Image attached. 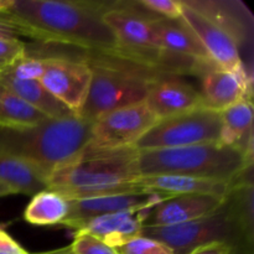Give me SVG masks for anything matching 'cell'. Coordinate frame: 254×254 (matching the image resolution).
I'll return each mask as SVG.
<instances>
[{
	"instance_id": "obj_23",
	"label": "cell",
	"mask_w": 254,
	"mask_h": 254,
	"mask_svg": "<svg viewBox=\"0 0 254 254\" xmlns=\"http://www.w3.org/2000/svg\"><path fill=\"white\" fill-rule=\"evenodd\" d=\"M45 68L44 56L26 54L21 59L6 64L2 69L5 74L20 81H40Z\"/></svg>"
},
{
	"instance_id": "obj_5",
	"label": "cell",
	"mask_w": 254,
	"mask_h": 254,
	"mask_svg": "<svg viewBox=\"0 0 254 254\" xmlns=\"http://www.w3.org/2000/svg\"><path fill=\"white\" fill-rule=\"evenodd\" d=\"M251 165L253 156L220 143L138 151L140 176L181 175L233 183Z\"/></svg>"
},
{
	"instance_id": "obj_13",
	"label": "cell",
	"mask_w": 254,
	"mask_h": 254,
	"mask_svg": "<svg viewBox=\"0 0 254 254\" xmlns=\"http://www.w3.org/2000/svg\"><path fill=\"white\" fill-rule=\"evenodd\" d=\"M145 103L158 121L203 107L200 91L174 73L164 74L150 87Z\"/></svg>"
},
{
	"instance_id": "obj_20",
	"label": "cell",
	"mask_w": 254,
	"mask_h": 254,
	"mask_svg": "<svg viewBox=\"0 0 254 254\" xmlns=\"http://www.w3.org/2000/svg\"><path fill=\"white\" fill-rule=\"evenodd\" d=\"M0 84L21 98L37 112L49 119H62L74 116L66 106L57 101L44 88L40 81H20L0 72Z\"/></svg>"
},
{
	"instance_id": "obj_28",
	"label": "cell",
	"mask_w": 254,
	"mask_h": 254,
	"mask_svg": "<svg viewBox=\"0 0 254 254\" xmlns=\"http://www.w3.org/2000/svg\"><path fill=\"white\" fill-rule=\"evenodd\" d=\"M0 253L4 254H30L25 251L9 233L0 227Z\"/></svg>"
},
{
	"instance_id": "obj_32",
	"label": "cell",
	"mask_w": 254,
	"mask_h": 254,
	"mask_svg": "<svg viewBox=\"0 0 254 254\" xmlns=\"http://www.w3.org/2000/svg\"><path fill=\"white\" fill-rule=\"evenodd\" d=\"M10 195H14V193H12V191L10 190L7 186L0 184V198L5 197V196H10Z\"/></svg>"
},
{
	"instance_id": "obj_26",
	"label": "cell",
	"mask_w": 254,
	"mask_h": 254,
	"mask_svg": "<svg viewBox=\"0 0 254 254\" xmlns=\"http://www.w3.org/2000/svg\"><path fill=\"white\" fill-rule=\"evenodd\" d=\"M119 254H175L170 247L153 238L139 236L117 248Z\"/></svg>"
},
{
	"instance_id": "obj_16",
	"label": "cell",
	"mask_w": 254,
	"mask_h": 254,
	"mask_svg": "<svg viewBox=\"0 0 254 254\" xmlns=\"http://www.w3.org/2000/svg\"><path fill=\"white\" fill-rule=\"evenodd\" d=\"M151 25L165 54L200 64L211 62L196 35L181 19H154Z\"/></svg>"
},
{
	"instance_id": "obj_34",
	"label": "cell",
	"mask_w": 254,
	"mask_h": 254,
	"mask_svg": "<svg viewBox=\"0 0 254 254\" xmlns=\"http://www.w3.org/2000/svg\"><path fill=\"white\" fill-rule=\"evenodd\" d=\"M0 254H4V253H0Z\"/></svg>"
},
{
	"instance_id": "obj_4",
	"label": "cell",
	"mask_w": 254,
	"mask_h": 254,
	"mask_svg": "<svg viewBox=\"0 0 254 254\" xmlns=\"http://www.w3.org/2000/svg\"><path fill=\"white\" fill-rule=\"evenodd\" d=\"M83 60L91 68L92 79L78 117L92 123L114 109L144 102L150 87L166 74L118 55L87 54Z\"/></svg>"
},
{
	"instance_id": "obj_1",
	"label": "cell",
	"mask_w": 254,
	"mask_h": 254,
	"mask_svg": "<svg viewBox=\"0 0 254 254\" xmlns=\"http://www.w3.org/2000/svg\"><path fill=\"white\" fill-rule=\"evenodd\" d=\"M106 1L12 0L0 12V22L30 39L77 47L88 54L119 55V46L106 22Z\"/></svg>"
},
{
	"instance_id": "obj_14",
	"label": "cell",
	"mask_w": 254,
	"mask_h": 254,
	"mask_svg": "<svg viewBox=\"0 0 254 254\" xmlns=\"http://www.w3.org/2000/svg\"><path fill=\"white\" fill-rule=\"evenodd\" d=\"M186 5L207 16L232 36L238 49L252 41L253 16L241 1L183 0Z\"/></svg>"
},
{
	"instance_id": "obj_18",
	"label": "cell",
	"mask_w": 254,
	"mask_h": 254,
	"mask_svg": "<svg viewBox=\"0 0 254 254\" xmlns=\"http://www.w3.org/2000/svg\"><path fill=\"white\" fill-rule=\"evenodd\" d=\"M221 135L218 143L253 156V103L242 99L220 112Z\"/></svg>"
},
{
	"instance_id": "obj_19",
	"label": "cell",
	"mask_w": 254,
	"mask_h": 254,
	"mask_svg": "<svg viewBox=\"0 0 254 254\" xmlns=\"http://www.w3.org/2000/svg\"><path fill=\"white\" fill-rule=\"evenodd\" d=\"M0 184L7 186L12 193L34 196L49 190V175L37 166L0 153Z\"/></svg>"
},
{
	"instance_id": "obj_24",
	"label": "cell",
	"mask_w": 254,
	"mask_h": 254,
	"mask_svg": "<svg viewBox=\"0 0 254 254\" xmlns=\"http://www.w3.org/2000/svg\"><path fill=\"white\" fill-rule=\"evenodd\" d=\"M138 6L155 19H181L183 4L176 0H140L136 1Z\"/></svg>"
},
{
	"instance_id": "obj_9",
	"label": "cell",
	"mask_w": 254,
	"mask_h": 254,
	"mask_svg": "<svg viewBox=\"0 0 254 254\" xmlns=\"http://www.w3.org/2000/svg\"><path fill=\"white\" fill-rule=\"evenodd\" d=\"M181 4V20L196 35L211 62L218 68L227 71L245 69L246 64L232 36L207 16L186 5L183 0Z\"/></svg>"
},
{
	"instance_id": "obj_21",
	"label": "cell",
	"mask_w": 254,
	"mask_h": 254,
	"mask_svg": "<svg viewBox=\"0 0 254 254\" xmlns=\"http://www.w3.org/2000/svg\"><path fill=\"white\" fill-rule=\"evenodd\" d=\"M69 202L61 193L45 190L32 196L24 211V220L35 226L62 225L68 217Z\"/></svg>"
},
{
	"instance_id": "obj_8",
	"label": "cell",
	"mask_w": 254,
	"mask_h": 254,
	"mask_svg": "<svg viewBox=\"0 0 254 254\" xmlns=\"http://www.w3.org/2000/svg\"><path fill=\"white\" fill-rule=\"evenodd\" d=\"M45 68L40 83L57 101L78 117L91 86L92 72L82 57L44 56Z\"/></svg>"
},
{
	"instance_id": "obj_30",
	"label": "cell",
	"mask_w": 254,
	"mask_h": 254,
	"mask_svg": "<svg viewBox=\"0 0 254 254\" xmlns=\"http://www.w3.org/2000/svg\"><path fill=\"white\" fill-rule=\"evenodd\" d=\"M0 36L17 37V34L14 29H11V27L7 26V25H4L0 22Z\"/></svg>"
},
{
	"instance_id": "obj_10",
	"label": "cell",
	"mask_w": 254,
	"mask_h": 254,
	"mask_svg": "<svg viewBox=\"0 0 254 254\" xmlns=\"http://www.w3.org/2000/svg\"><path fill=\"white\" fill-rule=\"evenodd\" d=\"M168 197L170 196L136 191V192L114 193V195L68 200L69 213L62 226H66L74 231L78 226L91 218L108 215V213L124 212V211L149 210Z\"/></svg>"
},
{
	"instance_id": "obj_15",
	"label": "cell",
	"mask_w": 254,
	"mask_h": 254,
	"mask_svg": "<svg viewBox=\"0 0 254 254\" xmlns=\"http://www.w3.org/2000/svg\"><path fill=\"white\" fill-rule=\"evenodd\" d=\"M146 211H124L98 216L82 223L74 232L89 233L117 250L141 236Z\"/></svg>"
},
{
	"instance_id": "obj_25",
	"label": "cell",
	"mask_w": 254,
	"mask_h": 254,
	"mask_svg": "<svg viewBox=\"0 0 254 254\" xmlns=\"http://www.w3.org/2000/svg\"><path fill=\"white\" fill-rule=\"evenodd\" d=\"M69 248L73 254H119L116 248L86 232H74Z\"/></svg>"
},
{
	"instance_id": "obj_3",
	"label": "cell",
	"mask_w": 254,
	"mask_h": 254,
	"mask_svg": "<svg viewBox=\"0 0 254 254\" xmlns=\"http://www.w3.org/2000/svg\"><path fill=\"white\" fill-rule=\"evenodd\" d=\"M92 122L77 116L22 128L0 127V153L16 156L47 175L76 159L91 140Z\"/></svg>"
},
{
	"instance_id": "obj_2",
	"label": "cell",
	"mask_w": 254,
	"mask_h": 254,
	"mask_svg": "<svg viewBox=\"0 0 254 254\" xmlns=\"http://www.w3.org/2000/svg\"><path fill=\"white\" fill-rule=\"evenodd\" d=\"M139 178L135 148H86L50 175L49 190L67 200L136 192L131 184Z\"/></svg>"
},
{
	"instance_id": "obj_17",
	"label": "cell",
	"mask_w": 254,
	"mask_h": 254,
	"mask_svg": "<svg viewBox=\"0 0 254 254\" xmlns=\"http://www.w3.org/2000/svg\"><path fill=\"white\" fill-rule=\"evenodd\" d=\"M232 183L205 180L181 175H151L140 176L133 181L131 188L135 191L155 192L166 196L188 195V193H207L226 196Z\"/></svg>"
},
{
	"instance_id": "obj_22",
	"label": "cell",
	"mask_w": 254,
	"mask_h": 254,
	"mask_svg": "<svg viewBox=\"0 0 254 254\" xmlns=\"http://www.w3.org/2000/svg\"><path fill=\"white\" fill-rule=\"evenodd\" d=\"M46 119L49 118L0 84V127L22 128L37 126Z\"/></svg>"
},
{
	"instance_id": "obj_27",
	"label": "cell",
	"mask_w": 254,
	"mask_h": 254,
	"mask_svg": "<svg viewBox=\"0 0 254 254\" xmlns=\"http://www.w3.org/2000/svg\"><path fill=\"white\" fill-rule=\"evenodd\" d=\"M27 54L26 45L17 37L0 36V61L9 64Z\"/></svg>"
},
{
	"instance_id": "obj_12",
	"label": "cell",
	"mask_w": 254,
	"mask_h": 254,
	"mask_svg": "<svg viewBox=\"0 0 254 254\" xmlns=\"http://www.w3.org/2000/svg\"><path fill=\"white\" fill-rule=\"evenodd\" d=\"M201 91L203 107L222 112L242 99L252 98V74L250 69L227 71L211 66L203 69Z\"/></svg>"
},
{
	"instance_id": "obj_33",
	"label": "cell",
	"mask_w": 254,
	"mask_h": 254,
	"mask_svg": "<svg viewBox=\"0 0 254 254\" xmlns=\"http://www.w3.org/2000/svg\"><path fill=\"white\" fill-rule=\"evenodd\" d=\"M5 66H6V64H4V62L0 61V72H1L2 69H4V67H5Z\"/></svg>"
},
{
	"instance_id": "obj_31",
	"label": "cell",
	"mask_w": 254,
	"mask_h": 254,
	"mask_svg": "<svg viewBox=\"0 0 254 254\" xmlns=\"http://www.w3.org/2000/svg\"><path fill=\"white\" fill-rule=\"evenodd\" d=\"M35 254H73V253H72L69 246H67V247L56 248V250L46 251V252H40V253H35Z\"/></svg>"
},
{
	"instance_id": "obj_29",
	"label": "cell",
	"mask_w": 254,
	"mask_h": 254,
	"mask_svg": "<svg viewBox=\"0 0 254 254\" xmlns=\"http://www.w3.org/2000/svg\"><path fill=\"white\" fill-rule=\"evenodd\" d=\"M230 253H231V248L228 247L226 243L215 242V243H210V245L200 246V247L191 251L189 254H230Z\"/></svg>"
},
{
	"instance_id": "obj_11",
	"label": "cell",
	"mask_w": 254,
	"mask_h": 254,
	"mask_svg": "<svg viewBox=\"0 0 254 254\" xmlns=\"http://www.w3.org/2000/svg\"><path fill=\"white\" fill-rule=\"evenodd\" d=\"M223 197L207 193L170 196L146 211L143 228L169 227L198 220L217 210Z\"/></svg>"
},
{
	"instance_id": "obj_7",
	"label": "cell",
	"mask_w": 254,
	"mask_h": 254,
	"mask_svg": "<svg viewBox=\"0 0 254 254\" xmlns=\"http://www.w3.org/2000/svg\"><path fill=\"white\" fill-rule=\"evenodd\" d=\"M156 122L158 119L148 108L145 101L114 109L94 122L87 148H134Z\"/></svg>"
},
{
	"instance_id": "obj_6",
	"label": "cell",
	"mask_w": 254,
	"mask_h": 254,
	"mask_svg": "<svg viewBox=\"0 0 254 254\" xmlns=\"http://www.w3.org/2000/svg\"><path fill=\"white\" fill-rule=\"evenodd\" d=\"M221 128L220 112L200 107L184 114L158 121L139 139L134 148L143 151L218 143Z\"/></svg>"
}]
</instances>
